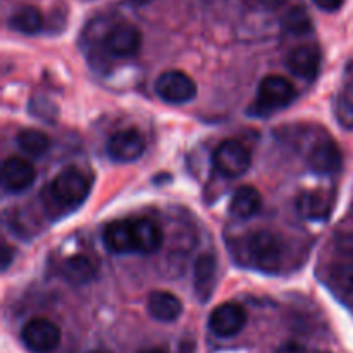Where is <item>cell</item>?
<instances>
[{"label": "cell", "instance_id": "9", "mask_svg": "<svg viewBox=\"0 0 353 353\" xmlns=\"http://www.w3.org/2000/svg\"><path fill=\"white\" fill-rule=\"evenodd\" d=\"M37 179V169L28 159L7 157L2 164V188L7 193H23Z\"/></svg>", "mask_w": 353, "mask_h": 353}, {"label": "cell", "instance_id": "25", "mask_svg": "<svg viewBox=\"0 0 353 353\" xmlns=\"http://www.w3.org/2000/svg\"><path fill=\"white\" fill-rule=\"evenodd\" d=\"M334 245H336V250L340 254L347 255V257H353V231L338 234Z\"/></svg>", "mask_w": 353, "mask_h": 353}, {"label": "cell", "instance_id": "19", "mask_svg": "<svg viewBox=\"0 0 353 353\" xmlns=\"http://www.w3.org/2000/svg\"><path fill=\"white\" fill-rule=\"evenodd\" d=\"M262 196L254 186H240L231 196L230 212L238 219H250L261 210Z\"/></svg>", "mask_w": 353, "mask_h": 353}, {"label": "cell", "instance_id": "14", "mask_svg": "<svg viewBox=\"0 0 353 353\" xmlns=\"http://www.w3.org/2000/svg\"><path fill=\"white\" fill-rule=\"evenodd\" d=\"M103 243L114 254H137L133 219L114 221L103 231Z\"/></svg>", "mask_w": 353, "mask_h": 353}, {"label": "cell", "instance_id": "22", "mask_svg": "<svg viewBox=\"0 0 353 353\" xmlns=\"http://www.w3.org/2000/svg\"><path fill=\"white\" fill-rule=\"evenodd\" d=\"M281 28L290 34H307L312 31V19L303 7L295 6L281 17Z\"/></svg>", "mask_w": 353, "mask_h": 353}, {"label": "cell", "instance_id": "10", "mask_svg": "<svg viewBox=\"0 0 353 353\" xmlns=\"http://www.w3.org/2000/svg\"><path fill=\"white\" fill-rule=\"evenodd\" d=\"M141 45V33L130 23H119L107 33L105 48L116 57H133Z\"/></svg>", "mask_w": 353, "mask_h": 353}, {"label": "cell", "instance_id": "11", "mask_svg": "<svg viewBox=\"0 0 353 353\" xmlns=\"http://www.w3.org/2000/svg\"><path fill=\"white\" fill-rule=\"evenodd\" d=\"M286 64H288V69L295 76L312 81V79L317 78L321 71L319 47L314 43L299 45V47H295L290 52Z\"/></svg>", "mask_w": 353, "mask_h": 353}, {"label": "cell", "instance_id": "30", "mask_svg": "<svg viewBox=\"0 0 353 353\" xmlns=\"http://www.w3.org/2000/svg\"><path fill=\"white\" fill-rule=\"evenodd\" d=\"M138 353H168V352L162 350V348H145V350H141Z\"/></svg>", "mask_w": 353, "mask_h": 353}, {"label": "cell", "instance_id": "13", "mask_svg": "<svg viewBox=\"0 0 353 353\" xmlns=\"http://www.w3.org/2000/svg\"><path fill=\"white\" fill-rule=\"evenodd\" d=\"M217 285V261L212 254H200L193 265V286L202 303L209 302Z\"/></svg>", "mask_w": 353, "mask_h": 353}, {"label": "cell", "instance_id": "4", "mask_svg": "<svg viewBox=\"0 0 353 353\" xmlns=\"http://www.w3.org/2000/svg\"><path fill=\"white\" fill-rule=\"evenodd\" d=\"M214 168L226 178H240L250 169L252 155L238 140H224L217 145L212 155Z\"/></svg>", "mask_w": 353, "mask_h": 353}, {"label": "cell", "instance_id": "26", "mask_svg": "<svg viewBox=\"0 0 353 353\" xmlns=\"http://www.w3.org/2000/svg\"><path fill=\"white\" fill-rule=\"evenodd\" d=\"M319 9L326 10V12H334V10L340 9L345 3V0H312Z\"/></svg>", "mask_w": 353, "mask_h": 353}, {"label": "cell", "instance_id": "2", "mask_svg": "<svg viewBox=\"0 0 353 353\" xmlns=\"http://www.w3.org/2000/svg\"><path fill=\"white\" fill-rule=\"evenodd\" d=\"M48 193H50L52 200L64 209L78 207L88 196L90 183L78 168H65L50 183Z\"/></svg>", "mask_w": 353, "mask_h": 353}, {"label": "cell", "instance_id": "17", "mask_svg": "<svg viewBox=\"0 0 353 353\" xmlns=\"http://www.w3.org/2000/svg\"><path fill=\"white\" fill-rule=\"evenodd\" d=\"M296 210L305 219L324 221L331 212V199L327 193L319 190L303 192L296 199Z\"/></svg>", "mask_w": 353, "mask_h": 353}, {"label": "cell", "instance_id": "5", "mask_svg": "<svg viewBox=\"0 0 353 353\" xmlns=\"http://www.w3.org/2000/svg\"><path fill=\"white\" fill-rule=\"evenodd\" d=\"M61 327L45 317L28 321L21 331V340L33 353H52L61 343Z\"/></svg>", "mask_w": 353, "mask_h": 353}, {"label": "cell", "instance_id": "24", "mask_svg": "<svg viewBox=\"0 0 353 353\" xmlns=\"http://www.w3.org/2000/svg\"><path fill=\"white\" fill-rule=\"evenodd\" d=\"M334 116L345 130H353V102L348 97H338L334 102Z\"/></svg>", "mask_w": 353, "mask_h": 353}, {"label": "cell", "instance_id": "23", "mask_svg": "<svg viewBox=\"0 0 353 353\" xmlns=\"http://www.w3.org/2000/svg\"><path fill=\"white\" fill-rule=\"evenodd\" d=\"M331 278L345 292L353 293V261L334 264L331 268Z\"/></svg>", "mask_w": 353, "mask_h": 353}, {"label": "cell", "instance_id": "21", "mask_svg": "<svg viewBox=\"0 0 353 353\" xmlns=\"http://www.w3.org/2000/svg\"><path fill=\"white\" fill-rule=\"evenodd\" d=\"M9 24L14 31L21 34H37L41 30L43 17L41 12L33 6H23L14 10L9 17Z\"/></svg>", "mask_w": 353, "mask_h": 353}, {"label": "cell", "instance_id": "16", "mask_svg": "<svg viewBox=\"0 0 353 353\" xmlns=\"http://www.w3.org/2000/svg\"><path fill=\"white\" fill-rule=\"evenodd\" d=\"M133 233L137 254H154L164 241L161 226L152 219H133Z\"/></svg>", "mask_w": 353, "mask_h": 353}, {"label": "cell", "instance_id": "31", "mask_svg": "<svg viewBox=\"0 0 353 353\" xmlns=\"http://www.w3.org/2000/svg\"><path fill=\"white\" fill-rule=\"evenodd\" d=\"M92 353H107V352H92Z\"/></svg>", "mask_w": 353, "mask_h": 353}, {"label": "cell", "instance_id": "7", "mask_svg": "<svg viewBox=\"0 0 353 353\" xmlns=\"http://www.w3.org/2000/svg\"><path fill=\"white\" fill-rule=\"evenodd\" d=\"M247 324V312L240 303L226 302L210 312L209 330L219 338H233Z\"/></svg>", "mask_w": 353, "mask_h": 353}, {"label": "cell", "instance_id": "28", "mask_svg": "<svg viewBox=\"0 0 353 353\" xmlns=\"http://www.w3.org/2000/svg\"><path fill=\"white\" fill-rule=\"evenodd\" d=\"M276 353H307L305 348L299 343H285Z\"/></svg>", "mask_w": 353, "mask_h": 353}, {"label": "cell", "instance_id": "20", "mask_svg": "<svg viewBox=\"0 0 353 353\" xmlns=\"http://www.w3.org/2000/svg\"><path fill=\"white\" fill-rule=\"evenodd\" d=\"M16 143L19 147V150L23 154L30 155V157H41L52 147V140L48 138V134H45L40 130H33V128L19 131V134L16 138Z\"/></svg>", "mask_w": 353, "mask_h": 353}, {"label": "cell", "instance_id": "27", "mask_svg": "<svg viewBox=\"0 0 353 353\" xmlns=\"http://www.w3.org/2000/svg\"><path fill=\"white\" fill-rule=\"evenodd\" d=\"M255 6L262 7V9H268V10H276L279 9L281 6H285L288 0H252Z\"/></svg>", "mask_w": 353, "mask_h": 353}, {"label": "cell", "instance_id": "15", "mask_svg": "<svg viewBox=\"0 0 353 353\" xmlns=\"http://www.w3.org/2000/svg\"><path fill=\"white\" fill-rule=\"evenodd\" d=\"M147 310L150 317H154L159 323H172L181 316L183 303L174 293L157 290L148 295Z\"/></svg>", "mask_w": 353, "mask_h": 353}, {"label": "cell", "instance_id": "8", "mask_svg": "<svg viewBox=\"0 0 353 353\" xmlns=\"http://www.w3.org/2000/svg\"><path fill=\"white\" fill-rule=\"evenodd\" d=\"M145 152V140L138 130H123L114 133L107 141V155L117 164H130Z\"/></svg>", "mask_w": 353, "mask_h": 353}, {"label": "cell", "instance_id": "12", "mask_svg": "<svg viewBox=\"0 0 353 353\" xmlns=\"http://www.w3.org/2000/svg\"><path fill=\"white\" fill-rule=\"evenodd\" d=\"M341 152L338 145L331 140L319 141L314 145L312 150L309 152L307 157V164H309L310 171L321 176H331L341 169Z\"/></svg>", "mask_w": 353, "mask_h": 353}, {"label": "cell", "instance_id": "18", "mask_svg": "<svg viewBox=\"0 0 353 353\" xmlns=\"http://www.w3.org/2000/svg\"><path fill=\"white\" fill-rule=\"evenodd\" d=\"M95 265L85 255H72L61 265V276L72 286L88 285L95 279Z\"/></svg>", "mask_w": 353, "mask_h": 353}, {"label": "cell", "instance_id": "6", "mask_svg": "<svg viewBox=\"0 0 353 353\" xmlns=\"http://www.w3.org/2000/svg\"><path fill=\"white\" fill-rule=\"evenodd\" d=\"M296 90L290 79L283 76H265L257 88V107L262 110L285 109L295 100Z\"/></svg>", "mask_w": 353, "mask_h": 353}, {"label": "cell", "instance_id": "3", "mask_svg": "<svg viewBox=\"0 0 353 353\" xmlns=\"http://www.w3.org/2000/svg\"><path fill=\"white\" fill-rule=\"evenodd\" d=\"M155 93L159 99L171 105H183L196 97V83L186 72L171 69L162 72L155 81Z\"/></svg>", "mask_w": 353, "mask_h": 353}, {"label": "cell", "instance_id": "1", "mask_svg": "<svg viewBox=\"0 0 353 353\" xmlns=\"http://www.w3.org/2000/svg\"><path fill=\"white\" fill-rule=\"evenodd\" d=\"M241 250H243L248 264L261 271L271 272L281 265L285 243L279 234L268 230H257L243 238Z\"/></svg>", "mask_w": 353, "mask_h": 353}, {"label": "cell", "instance_id": "29", "mask_svg": "<svg viewBox=\"0 0 353 353\" xmlns=\"http://www.w3.org/2000/svg\"><path fill=\"white\" fill-rule=\"evenodd\" d=\"M10 257H12V255H10V250H9V247H7V245H3L2 247V271H6L7 268H9V264H10Z\"/></svg>", "mask_w": 353, "mask_h": 353}]
</instances>
